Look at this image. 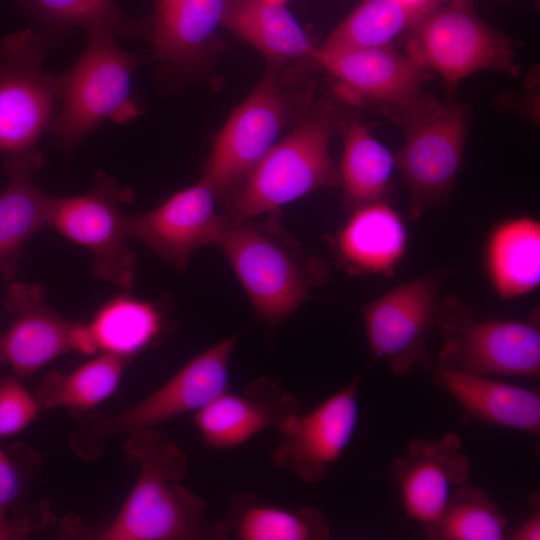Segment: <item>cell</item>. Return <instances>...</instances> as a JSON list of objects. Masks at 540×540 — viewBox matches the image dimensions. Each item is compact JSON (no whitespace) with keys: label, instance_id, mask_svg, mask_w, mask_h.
I'll return each instance as SVG.
<instances>
[{"label":"cell","instance_id":"5","mask_svg":"<svg viewBox=\"0 0 540 540\" xmlns=\"http://www.w3.org/2000/svg\"><path fill=\"white\" fill-rule=\"evenodd\" d=\"M404 129L403 145L395 156L410 196V215L418 218L445 201L460 171L470 120L469 109L420 96L392 108Z\"/></svg>","mask_w":540,"mask_h":540},{"label":"cell","instance_id":"7","mask_svg":"<svg viewBox=\"0 0 540 540\" xmlns=\"http://www.w3.org/2000/svg\"><path fill=\"white\" fill-rule=\"evenodd\" d=\"M438 327L445 337L439 366L484 377L539 379L538 310L525 320L477 321L456 302H446Z\"/></svg>","mask_w":540,"mask_h":540},{"label":"cell","instance_id":"11","mask_svg":"<svg viewBox=\"0 0 540 540\" xmlns=\"http://www.w3.org/2000/svg\"><path fill=\"white\" fill-rule=\"evenodd\" d=\"M435 274L405 282L362 307L367 342L374 359L384 360L403 377L426 370L431 360L427 337L439 325L446 302Z\"/></svg>","mask_w":540,"mask_h":540},{"label":"cell","instance_id":"4","mask_svg":"<svg viewBox=\"0 0 540 540\" xmlns=\"http://www.w3.org/2000/svg\"><path fill=\"white\" fill-rule=\"evenodd\" d=\"M338 125L328 109L307 117L276 144L224 199L223 215L239 223L279 211L306 194L335 184L339 175L330 156Z\"/></svg>","mask_w":540,"mask_h":540},{"label":"cell","instance_id":"21","mask_svg":"<svg viewBox=\"0 0 540 540\" xmlns=\"http://www.w3.org/2000/svg\"><path fill=\"white\" fill-rule=\"evenodd\" d=\"M43 162L36 150L5 159L8 183L0 195V272L12 273L23 245L47 226L50 197L33 181Z\"/></svg>","mask_w":540,"mask_h":540},{"label":"cell","instance_id":"2","mask_svg":"<svg viewBox=\"0 0 540 540\" xmlns=\"http://www.w3.org/2000/svg\"><path fill=\"white\" fill-rule=\"evenodd\" d=\"M279 212L227 224L217 242L265 326L276 327L325 282L328 267L285 231Z\"/></svg>","mask_w":540,"mask_h":540},{"label":"cell","instance_id":"38","mask_svg":"<svg viewBox=\"0 0 540 540\" xmlns=\"http://www.w3.org/2000/svg\"><path fill=\"white\" fill-rule=\"evenodd\" d=\"M266 2L277 4V5H284L288 0H264Z\"/></svg>","mask_w":540,"mask_h":540},{"label":"cell","instance_id":"10","mask_svg":"<svg viewBox=\"0 0 540 540\" xmlns=\"http://www.w3.org/2000/svg\"><path fill=\"white\" fill-rule=\"evenodd\" d=\"M237 336L223 339L195 356L167 382L132 407L91 419L78 443L89 448L105 438L156 428L178 416L195 413L227 390Z\"/></svg>","mask_w":540,"mask_h":540},{"label":"cell","instance_id":"6","mask_svg":"<svg viewBox=\"0 0 540 540\" xmlns=\"http://www.w3.org/2000/svg\"><path fill=\"white\" fill-rule=\"evenodd\" d=\"M51 40L39 29L7 35L0 45V152L35 150L59 100L58 74L42 67Z\"/></svg>","mask_w":540,"mask_h":540},{"label":"cell","instance_id":"37","mask_svg":"<svg viewBox=\"0 0 540 540\" xmlns=\"http://www.w3.org/2000/svg\"><path fill=\"white\" fill-rule=\"evenodd\" d=\"M404 7L422 15L427 14L434 8L436 0H395Z\"/></svg>","mask_w":540,"mask_h":540},{"label":"cell","instance_id":"12","mask_svg":"<svg viewBox=\"0 0 540 540\" xmlns=\"http://www.w3.org/2000/svg\"><path fill=\"white\" fill-rule=\"evenodd\" d=\"M359 384L356 377L311 411L291 416L278 429L281 439L272 453L274 466L308 485L323 480L355 434Z\"/></svg>","mask_w":540,"mask_h":540},{"label":"cell","instance_id":"34","mask_svg":"<svg viewBox=\"0 0 540 540\" xmlns=\"http://www.w3.org/2000/svg\"><path fill=\"white\" fill-rule=\"evenodd\" d=\"M20 489L21 485L18 472L8 455L0 446V512H6L15 502Z\"/></svg>","mask_w":540,"mask_h":540},{"label":"cell","instance_id":"33","mask_svg":"<svg viewBox=\"0 0 540 540\" xmlns=\"http://www.w3.org/2000/svg\"><path fill=\"white\" fill-rule=\"evenodd\" d=\"M52 519L46 505H42L38 512L19 518H8L6 512H0V540L25 539L38 530L44 528Z\"/></svg>","mask_w":540,"mask_h":540},{"label":"cell","instance_id":"1","mask_svg":"<svg viewBox=\"0 0 540 540\" xmlns=\"http://www.w3.org/2000/svg\"><path fill=\"white\" fill-rule=\"evenodd\" d=\"M125 456L138 467L134 486L106 525L88 527L76 517L62 521L64 536L90 540L212 539L204 500L181 484L188 470L182 449L150 428L128 436Z\"/></svg>","mask_w":540,"mask_h":540},{"label":"cell","instance_id":"8","mask_svg":"<svg viewBox=\"0 0 540 540\" xmlns=\"http://www.w3.org/2000/svg\"><path fill=\"white\" fill-rule=\"evenodd\" d=\"M414 26L408 55L436 71L450 89L477 71H517V43L484 23L464 0L433 8Z\"/></svg>","mask_w":540,"mask_h":540},{"label":"cell","instance_id":"18","mask_svg":"<svg viewBox=\"0 0 540 540\" xmlns=\"http://www.w3.org/2000/svg\"><path fill=\"white\" fill-rule=\"evenodd\" d=\"M297 412V400L274 380L261 376L239 392L224 391L193 413L192 422L207 445L225 450L266 428L279 429Z\"/></svg>","mask_w":540,"mask_h":540},{"label":"cell","instance_id":"17","mask_svg":"<svg viewBox=\"0 0 540 540\" xmlns=\"http://www.w3.org/2000/svg\"><path fill=\"white\" fill-rule=\"evenodd\" d=\"M312 60L325 68L349 94L381 102L388 108L404 106L420 97L429 69L393 49H324L316 47Z\"/></svg>","mask_w":540,"mask_h":540},{"label":"cell","instance_id":"27","mask_svg":"<svg viewBox=\"0 0 540 540\" xmlns=\"http://www.w3.org/2000/svg\"><path fill=\"white\" fill-rule=\"evenodd\" d=\"M129 362L119 356L100 353L68 373L48 372L34 395L42 410L93 409L116 391Z\"/></svg>","mask_w":540,"mask_h":540},{"label":"cell","instance_id":"32","mask_svg":"<svg viewBox=\"0 0 540 540\" xmlns=\"http://www.w3.org/2000/svg\"><path fill=\"white\" fill-rule=\"evenodd\" d=\"M34 394L15 375L0 381V438L19 434L40 414Z\"/></svg>","mask_w":540,"mask_h":540},{"label":"cell","instance_id":"25","mask_svg":"<svg viewBox=\"0 0 540 540\" xmlns=\"http://www.w3.org/2000/svg\"><path fill=\"white\" fill-rule=\"evenodd\" d=\"M224 24L271 60L312 59L316 48L284 5L233 0Z\"/></svg>","mask_w":540,"mask_h":540},{"label":"cell","instance_id":"20","mask_svg":"<svg viewBox=\"0 0 540 540\" xmlns=\"http://www.w3.org/2000/svg\"><path fill=\"white\" fill-rule=\"evenodd\" d=\"M402 217L384 201L355 208L338 231L337 258L351 274L391 275L407 248Z\"/></svg>","mask_w":540,"mask_h":540},{"label":"cell","instance_id":"28","mask_svg":"<svg viewBox=\"0 0 540 540\" xmlns=\"http://www.w3.org/2000/svg\"><path fill=\"white\" fill-rule=\"evenodd\" d=\"M53 44L74 28H106L120 37H139L142 26L115 0H11Z\"/></svg>","mask_w":540,"mask_h":540},{"label":"cell","instance_id":"23","mask_svg":"<svg viewBox=\"0 0 540 540\" xmlns=\"http://www.w3.org/2000/svg\"><path fill=\"white\" fill-rule=\"evenodd\" d=\"M485 268L497 295L514 299L540 283V223L522 216L497 224L485 246Z\"/></svg>","mask_w":540,"mask_h":540},{"label":"cell","instance_id":"36","mask_svg":"<svg viewBox=\"0 0 540 540\" xmlns=\"http://www.w3.org/2000/svg\"><path fill=\"white\" fill-rule=\"evenodd\" d=\"M72 351L83 355H94L98 349L86 323L74 322L71 331Z\"/></svg>","mask_w":540,"mask_h":540},{"label":"cell","instance_id":"16","mask_svg":"<svg viewBox=\"0 0 540 540\" xmlns=\"http://www.w3.org/2000/svg\"><path fill=\"white\" fill-rule=\"evenodd\" d=\"M5 302L13 320L0 334V364L10 367L16 377L30 378L54 359L73 352L74 322L47 305L41 286L14 283Z\"/></svg>","mask_w":540,"mask_h":540},{"label":"cell","instance_id":"26","mask_svg":"<svg viewBox=\"0 0 540 540\" xmlns=\"http://www.w3.org/2000/svg\"><path fill=\"white\" fill-rule=\"evenodd\" d=\"M161 310L152 302L122 293L106 301L88 323L100 353L128 360L160 335Z\"/></svg>","mask_w":540,"mask_h":540},{"label":"cell","instance_id":"3","mask_svg":"<svg viewBox=\"0 0 540 540\" xmlns=\"http://www.w3.org/2000/svg\"><path fill=\"white\" fill-rule=\"evenodd\" d=\"M87 33L88 43L81 56L58 74L62 104L48 128L67 151L105 122L123 124L140 114L132 77L141 59L124 51L109 29L91 28Z\"/></svg>","mask_w":540,"mask_h":540},{"label":"cell","instance_id":"9","mask_svg":"<svg viewBox=\"0 0 540 540\" xmlns=\"http://www.w3.org/2000/svg\"><path fill=\"white\" fill-rule=\"evenodd\" d=\"M131 199L130 189L99 172L88 192L50 197L47 212L48 227L92 253V274L125 290L133 286L136 268L121 209Z\"/></svg>","mask_w":540,"mask_h":540},{"label":"cell","instance_id":"22","mask_svg":"<svg viewBox=\"0 0 540 540\" xmlns=\"http://www.w3.org/2000/svg\"><path fill=\"white\" fill-rule=\"evenodd\" d=\"M330 535L329 522L318 508L262 504L248 491L232 498L223 519L212 528V539L220 540H326Z\"/></svg>","mask_w":540,"mask_h":540},{"label":"cell","instance_id":"13","mask_svg":"<svg viewBox=\"0 0 540 540\" xmlns=\"http://www.w3.org/2000/svg\"><path fill=\"white\" fill-rule=\"evenodd\" d=\"M285 116L283 95L268 75L231 114L205 164L202 180L218 198L230 194L276 144Z\"/></svg>","mask_w":540,"mask_h":540},{"label":"cell","instance_id":"29","mask_svg":"<svg viewBox=\"0 0 540 540\" xmlns=\"http://www.w3.org/2000/svg\"><path fill=\"white\" fill-rule=\"evenodd\" d=\"M395 157L361 122H352L344 135L340 179L344 199L355 208L384 201Z\"/></svg>","mask_w":540,"mask_h":540},{"label":"cell","instance_id":"24","mask_svg":"<svg viewBox=\"0 0 540 540\" xmlns=\"http://www.w3.org/2000/svg\"><path fill=\"white\" fill-rule=\"evenodd\" d=\"M233 0H157L152 39L157 58L168 65L194 61L225 20Z\"/></svg>","mask_w":540,"mask_h":540},{"label":"cell","instance_id":"15","mask_svg":"<svg viewBox=\"0 0 540 540\" xmlns=\"http://www.w3.org/2000/svg\"><path fill=\"white\" fill-rule=\"evenodd\" d=\"M470 471L462 440L454 432L434 440L413 439L406 453L390 467L407 515L423 526L440 516Z\"/></svg>","mask_w":540,"mask_h":540},{"label":"cell","instance_id":"30","mask_svg":"<svg viewBox=\"0 0 540 540\" xmlns=\"http://www.w3.org/2000/svg\"><path fill=\"white\" fill-rule=\"evenodd\" d=\"M424 533L432 540H503L508 523L486 491L464 483L440 516L424 526Z\"/></svg>","mask_w":540,"mask_h":540},{"label":"cell","instance_id":"35","mask_svg":"<svg viewBox=\"0 0 540 540\" xmlns=\"http://www.w3.org/2000/svg\"><path fill=\"white\" fill-rule=\"evenodd\" d=\"M531 512L512 532H508L505 540H539L540 539V500L539 494L530 498Z\"/></svg>","mask_w":540,"mask_h":540},{"label":"cell","instance_id":"19","mask_svg":"<svg viewBox=\"0 0 540 540\" xmlns=\"http://www.w3.org/2000/svg\"><path fill=\"white\" fill-rule=\"evenodd\" d=\"M434 380L469 418L495 427L539 435L538 390L505 383L493 377L452 371L439 365Z\"/></svg>","mask_w":540,"mask_h":540},{"label":"cell","instance_id":"31","mask_svg":"<svg viewBox=\"0 0 540 540\" xmlns=\"http://www.w3.org/2000/svg\"><path fill=\"white\" fill-rule=\"evenodd\" d=\"M424 15L395 0H364L319 46L324 49L389 46L401 32Z\"/></svg>","mask_w":540,"mask_h":540},{"label":"cell","instance_id":"14","mask_svg":"<svg viewBox=\"0 0 540 540\" xmlns=\"http://www.w3.org/2000/svg\"><path fill=\"white\" fill-rule=\"evenodd\" d=\"M217 198L201 179L154 209L125 214L126 232L184 271L197 249L217 244L227 224L225 216L217 212Z\"/></svg>","mask_w":540,"mask_h":540}]
</instances>
